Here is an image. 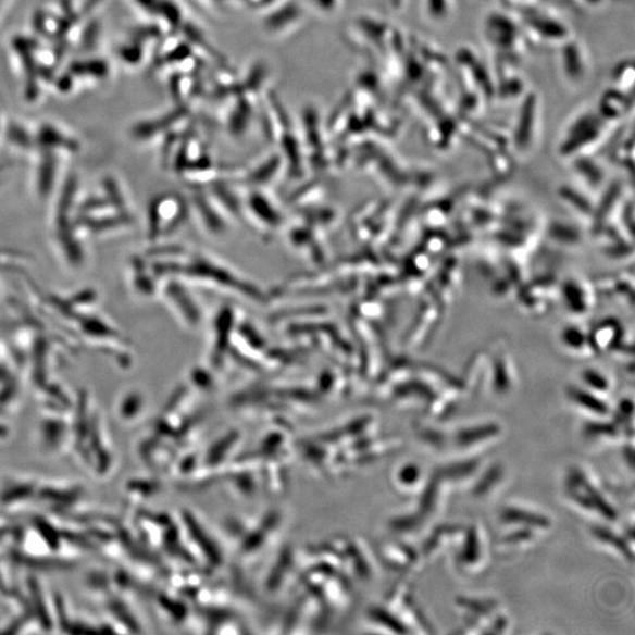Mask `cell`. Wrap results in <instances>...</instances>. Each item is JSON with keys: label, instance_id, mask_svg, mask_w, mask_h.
I'll list each match as a JSON object with an SVG mask.
<instances>
[{"label": "cell", "instance_id": "cell-14", "mask_svg": "<svg viewBox=\"0 0 635 635\" xmlns=\"http://www.w3.org/2000/svg\"><path fill=\"white\" fill-rule=\"evenodd\" d=\"M421 436L426 443L432 445L440 446L444 443L443 433L439 431L425 429Z\"/></svg>", "mask_w": 635, "mask_h": 635}, {"label": "cell", "instance_id": "cell-8", "mask_svg": "<svg viewBox=\"0 0 635 635\" xmlns=\"http://www.w3.org/2000/svg\"><path fill=\"white\" fill-rule=\"evenodd\" d=\"M502 470L499 465H494L488 469L483 478L475 485L473 489L474 496H484L488 490L493 489L501 480Z\"/></svg>", "mask_w": 635, "mask_h": 635}, {"label": "cell", "instance_id": "cell-6", "mask_svg": "<svg viewBox=\"0 0 635 635\" xmlns=\"http://www.w3.org/2000/svg\"><path fill=\"white\" fill-rule=\"evenodd\" d=\"M594 536L603 544H608L626 557L630 561H633V552L628 547L627 543L622 538L617 536L611 530L605 527H595L592 530Z\"/></svg>", "mask_w": 635, "mask_h": 635}, {"label": "cell", "instance_id": "cell-2", "mask_svg": "<svg viewBox=\"0 0 635 635\" xmlns=\"http://www.w3.org/2000/svg\"><path fill=\"white\" fill-rule=\"evenodd\" d=\"M502 522L507 524H521L528 528H548L551 521L546 515L519 508H508L501 513Z\"/></svg>", "mask_w": 635, "mask_h": 635}, {"label": "cell", "instance_id": "cell-11", "mask_svg": "<svg viewBox=\"0 0 635 635\" xmlns=\"http://www.w3.org/2000/svg\"><path fill=\"white\" fill-rule=\"evenodd\" d=\"M584 381L588 386L600 393H605L606 389H609L610 387L609 381L606 379L602 374L594 370L585 371Z\"/></svg>", "mask_w": 635, "mask_h": 635}, {"label": "cell", "instance_id": "cell-7", "mask_svg": "<svg viewBox=\"0 0 635 635\" xmlns=\"http://www.w3.org/2000/svg\"><path fill=\"white\" fill-rule=\"evenodd\" d=\"M480 463L476 460L463 461V463L453 464L440 470L438 473L447 480L461 481L465 480L478 469Z\"/></svg>", "mask_w": 635, "mask_h": 635}, {"label": "cell", "instance_id": "cell-12", "mask_svg": "<svg viewBox=\"0 0 635 635\" xmlns=\"http://www.w3.org/2000/svg\"><path fill=\"white\" fill-rule=\"evenodd\" d=\"M421 475H422L421 468L414 464L407 465L399 473L401 483L408 486L415 485L418 481L421 480Z\"/></svg>", "mask_w": 635, "mask_h": 635}, {"label": "cell", "instance_id": "cell-13", "mask_svg": "<svg viewBox=\"0 0 635 635\" xmlns=\"http://www.w3.org/2000/svg\"><path fill=\"white\" fill-rule=\"evenodd\" d=\"M533 538V531L528 527H524L521 531H516L514 533L509 534V536L502 539L503 544L507 545H515L519 543L528 541Z\"/></svg>", "mask_w": 635, "mask_h": 635}, {"label": "cell", "instance_id": "cell-9", "mask_svg": "<svg viewBox=\"0 0 635 635\" xmlns=\"http://www.w3.org/2000/svg\"><path fill=\"white\" fill-rule=\"evenodd\" d=\"M459 605L464 606V609H468L472 613L476 615H490L494 612V606H496L495 601L489 600H471V599H459Z\"/></svg>", "mask_w": 635, "mask_h": 635}, {"label": "cell", "instance_id": "cell-4", "mask_svg": "<svg viewBox=\"0 0 635 635\" xmlns=\"http://www.w3.org/2000/svg\"><path fill=\"white\" fill-rule=\"evenodd\" d=\"M482 540L480 532L475 527L468 531V536L463 548L459 555V561L464 565H474L482 558Z\"/></svg>", "mask_w": 635, "mask_h": 635}, {"label": "cell", "instance_id": "cell-5", "mask_svg": "<svg viewBox=\"0 0 635 635\" xmlns=\"http://www.w3.org/2000/svg\"><path fill=\"white\" fill-rule=\"evenodd\" d=\"M570 397L576 403V406H580L592 413L602 416L610 413L608 403L603 402L594 395L583 391V389H571Z\"/></svg>", "mask_w": 635, "mask_h": 635}, {"label": "cell", "instance_id": "cell-3", "mask_svg": "<svg viewBox=\"0 0 635 635\" xmlns=\"http://www.w3.org/2000/svg\"><path fill=\"white\" fill-rule=\"evenodd\" d=\"M500 426L494 423L459 431L456 441L461 447H470L500 435Z\"/></svg>", "mask_w": 635, "mask_h": 635}, {"label": "cell", "instance_id": "cell-1", "mask_svg": "<svg viewBox=\"0 0 635 635\" xmlns=\"http://www.w3.org/2000/svg\"><path fill=\"white\" fill-rule=\"evenodd\" d=\"M568 494L571 498L587 510H597L606 519H614L618 516L614 509L601 496L599 490L592 486L587 481L585 474L580 470H574L569 474L568 478Z\"/></svg>", "mask_w": 635, "mask_h": 635}, {"label": "cell", "instance_id": "cell-10", "mask_svg": "<svg viewBox=\"0 0 635 635\" xmlns=\"http://www.w3.org/2000/svg\"><path fill=\"white\" fill-rule=\"evenodd\" d=\"M618 425L610 423H589L585 426L587 437H599L601 435L608 437L618 436Z\"/></svg>", "mask_w": 635, "mask_h": 635}]
</instances>
